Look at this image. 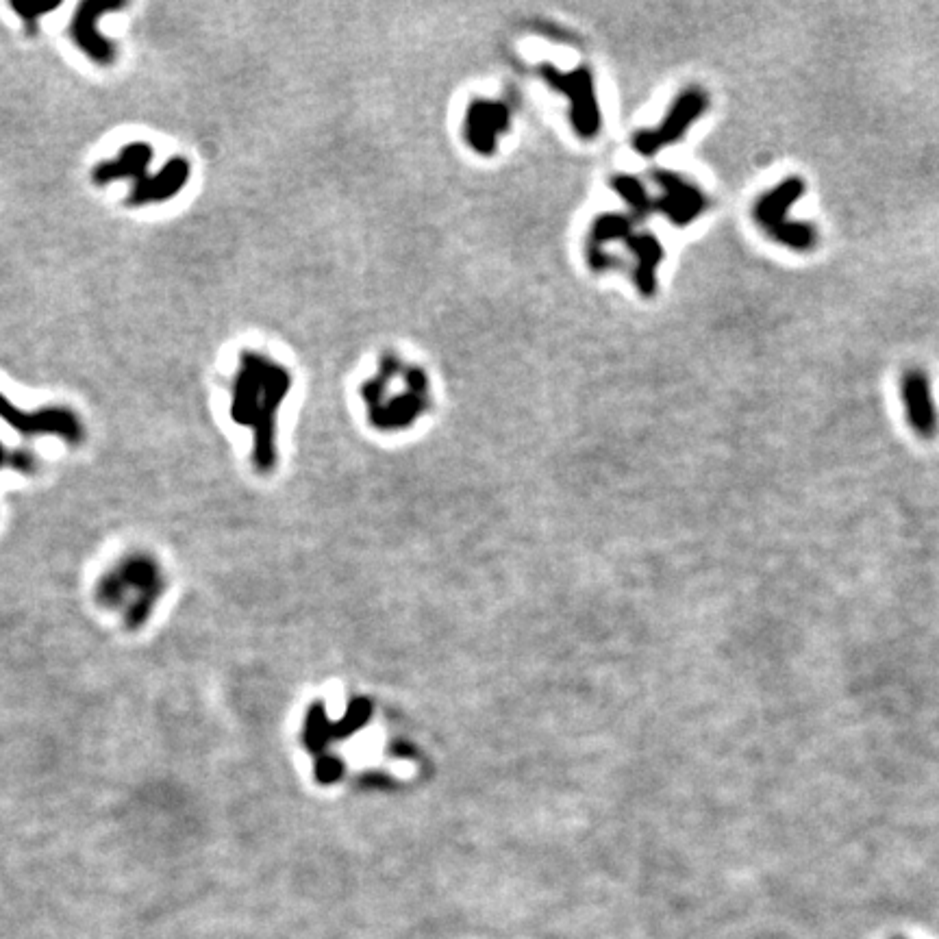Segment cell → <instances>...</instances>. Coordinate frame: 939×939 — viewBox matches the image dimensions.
<instances>
[{"label": "cell", "mask_w": 939, "mask_h": 939, "mask_svg": "<svg viewBox=\"0 0 939 939\" xmlns=\"http://www.w3.org/2000/svg\"><path fill=\"white\" fill-rule=\"evenodd\" d=\"M709 109V96L705 90L692 85L674 98L672 107L655 129L635 133L633 148L642 157H655L659 150L681 142L685 133L694 127V122Z\"/></svg>", "instance_id": "cell-5"}, {"label": "cell", "mask_w": 939, "mask_h": 939, "mask_svg": "<svg viewBox=\"0 0 939 939\" xmlns=\"http://www.w3.org/2000/svg\"><path fill=\"white\" fill-rule=\"evenodd\" d=\"M537 72L553 90L570 100V120L577 135L583 140H594L600 131V107L592 72L587 68L563 72L550 64H542Z\"/></svg>", "instance_id": "cell-4"}, {"label": "cell", "mask_w": 939, "mask_h": 939, "mask_svg": "<svg viewBox=\"0 0 939 939\" xmlns=\"http://www.w3.org/2000/svg\"><path fill=\"white\" fill-rule=\"evenodd\" d=\"M166 592V574L155 555L131 550L100 574L94 600L100 609L120 613L127 631H140Z\"/></svg>", "instance_id": "cell-2"}, {"label": "cell", "mask_w": 939, "mask_h": 939, "mask_svg": "<svg viewBox=\"0 0 939 939\" xmlns=\"http://www.w3.org/2000/svg\"><path fill=\"white\" fill-rule=\"evenodd\" d=\"M611 187L624 200L626 207L631 209V214L637 220H646L648 216L657 214L655 198L648 194L642 179L633 177V174H618V177L611 179Z\"/></svg>", "instance_id": "cell-14"}, {"label": "cell", "mask_w": 939, "mask_h": 939, "mask_svg": "<svg viewBox=\"0 0 939 939\" xmlns=\"http://www.w3.org/2000/svg\"><path fill=\"white\" fill-rule=\"evenodd\" d=\"M900 398L907 411V422L920 440H935L939 431V413L933 400L931 379L922 368H909L900 377Z\"/></svg>", "instance_id": "cell-9"}, {"label": "cell", "mask_w": 939, "mask_h": 939, "mask_svg": "<svg viewBox=\"0 0 939 939\" xmlns=\"http://www.w3.org/2000/svg\"><path fill=\"white\" fill-rule=\"evenodd\" d=\"M0 420L7 422L24 437L57 435L68 444H81L85 431L77 413L68 407H44L37 411L18 409L7 396L0 394Z\"/></svg>", "instance_id": "cell-6"}, {"label": "cell", "mask_w": 939, "mask_h": 939, "mask_svg": "<svg viewBox=\"0 0 939 939\" xmlns=\"http://www.w3.org/2000/svg\"><path fill=\"white\" fill-rule=\"evenodd\" d=\"M807 185L800 177H787L785 181L776 183L772 190L763 192L753 207V218L759 227L770 233L776 227H781L790 218V209L794 203L805 196Z\"/></svg>", "instance_id": "cell-12"}, {"label": "cell", "mask_w": 939, "mask_h": 939, "mask_svg": "<svg viewBox=\"0 0 939 939\" xmlns=\"http://www.w3.org/2000/svg\"><path fill=\"white\" fill-rule=\"evenodd\" d=\"M509 129V109L498 100L477 98L472 100L463 122V135L466 142L481 155H492L496 150L498 137Z\"/></svg>", "instance_id": "cell-10"}, {"label": "cell", "mask_w": 939, "mask_h": 939, "mask_svg": "<svg viewBox=\"0 0 939 939\" xmlns=\"http://www.w3.org/2000/svg\"><path fill=\"white\" fill-rule=\"evenodd\" d=\"M7 466L14 472H18V474H27V477H31V474L37 472V466H40V463H37V457L31 453V450L18 448V450H11V453H9Z\"/></svg>", "instance_id": "cell-16"}, {"label": "cell", "mask_w": 939, "mask_h": 939, "mask_svg": "<svg viewBox=\"0 0 939 939\" xmlns=\"http://www.w3.org/2000/svg\"><path fill=\"white\" fill-rule=\"evenodd\" d=\"M190 161L185 157H172L168 164L157 172V177H148L146 170L133 179V190L127 198L129 207H142L150 203H166L177 196L187 179H190Z\"/></svg>", "instance_id": "cell-11"}, {"label": "cell", "mask_w": 939, "mask_h": 939, "mask_svg": "<svg viewBox=\"0 0 939 939\" xmlns=\"http://www.w3.org/2000/svg\"><path fill=\"white\" fill-rule=\"evenodd\" d=\"M153 155L155 153H153V146H150V144L131 142V144L124 146L114 159L98 164L92 172V181L100 187L114 183V181H120V179L133 181L137 174L144 172L150 166Z\"/></svg>", "instance_id": "cell-13"}, {"label": "cell", "mask_w": 939, "mask_h": 939, "mask_svg": "<svg viewBox=\"0 0 939 939\" xmlns=\"http://www.w3.org/2000/svg\"><path fill=\"white\" fill-rule=\"evenodd\" d=\"M57 7H59V3L53 5V7H44V9H35V5L18 3V0H14V3H11V9H14L16 14H18L24 22H27V27H29V33H31V35L37 33V22H40V18L46 16V14H50V11H55Z\"/></svg>", "instance_id": "cell-17"}, {"label": "cell", "mask_w": 939, "mask_h": 939, "mask_svg": "<svg viewBox=\"0 0 939 939\" xmlns=\"http://www.w3.org/2000/svg\"><path fill=\"white\" fill-rule=\"evenodd\" d=\"M292 387V374L281 363L244 350L233 381L231 418L255 433L253 463L257 472L270 474L277 466V411Z\"/></svg>", "instance_id": "cell-1"}, {"label": "cell", "mask_w": 939, "mask_h": 939, "mask_svg": "<svg viewBox=\"0 0 939 939\" xmlns=\"http://www.w3.org/2000/svg\"><path fill=\"white\" fill-rule=\"evenodd\" d=\"M124 3L120 0H114V3H105V0H85L74 11V16L70 20L68 33L72 37V42L77 44L83 53L90 57L94 64L98 66H109L114 64L116 59V46L111 44L107 37L98 33L96 24L98 18H103L109 11H120Z\"/></svg>", "instance_id": "cell-8"}, {"label": "cell", "mask_w": 939, "mask_h": 939, "mask_svg": "<svg viewBox=\"0 0 939 939\" xmlns=\"http://www.w3.org/2000/svg\"><path fill=\"white\" fill-rule=\"evenodd\" d=\"M653 181L659 185V198H655V211L666 216L674 227L685 229L705 214L709 200L700 187L679 172L655 170Z\"/></svg>", "instance_id": "cell-7"}, {"label": "cell", "mask_w": 939, "mask_h": 939, "mask_svg": "<svg viewBox=\"0 0 939 939\" xmlns=\"http://www.w3.org/2000/svg\"><path fill=\"white\" fill-rule=\"evenodd\" d=\"M9 463V450L3 446V442H0V468H5Z\"/></svg>", "instance_id": "cell-18"}, {"label": "cell", "mask_w": 939, "mask_h": 939, "mask_svg": "<svg viewBox=\"0 0 939 939\" xmlns=\"http://www.w3.org/2000/svg\"><path fill=\"white\" fill-rule=\"evenodd\" d=\"M624 244L633 257V281L642 296L653 298L657 292V270L663 261V246L653 233H635L633 218L622 214H603L594 220L585 240V255H594L611 244Z\"/></svg>", "instance_id": "cell-3"}, {"label": "cell", "mask_w": 939, "mask_h": 939, "mask_svg": "<svg viewBox=\"0 0 939 939\" xmlns=\"http://www.w3.org/2000/svg\"><path fill=\"white\" fill-rule=\"evenodd\" d=\"M896 939H900V937H896Z\"/></svg>", "instance_id": "cell-19"}, {"label": "cell", "mask_w": 939, "mask_h": 939, "mask_svg": "<svg viewBox=\"0 0 939 939\" xmlns=\"http://www.w3.org/2000/svg\"><path fill=\"white\" fill-rule=\"evenodd\" d=\"M774 242H779L781 246L796 250V253H809L818 246L820 242V233L813 227L811 222L803 220H787L781 227H776L774 231L768 233Z\"/></svg>", "instance_id": "cell-15"}]
</instances>
